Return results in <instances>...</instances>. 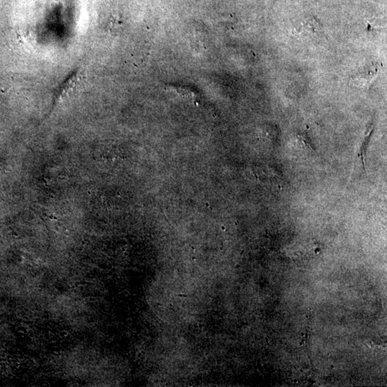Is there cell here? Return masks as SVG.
Returning <instances> with one entry per match:
<instances>
[{"label":"cell","mask_w":387,"mask_h":387,"mask_svg":"<svg viewBox=\"0 0 387 387\" xmlns=\"http://www.w3.org/2000/svg\"><path fill=\"white\" fill-rule=\"evenodd\" d=\"M80 72L74 71L70 76L63 82L56 89V97L61 98L66 95L70 91L73 90L80 79Z\"/></svg>","instance_id":"obj_2"},{"label":"cell","mask_w":387,"mask_h":387,"mask_svg":"<svg viewBox=\"0 0 387 387\" xmlns=\"http://www.w3.org/2000/svg\"><path fill=\"white\" fill-rule=\"evenodd\" d=\"M376 74L377 70L367 69L362 73L355 75L352 80L357 87H368L374 81Z\"/></svg>","instance_id":"obj_3"},{"label":"cell","mask_w":387,"mask_h":387,"mask_svg":"<svg viewBox=\"0 0 387 387\" xmlns=\"http://www.w3.org/2000/svg\"><path fill=\"white\" fill-rule=\"evenodd\" d=\"M167 90L175 91L178 94H181V96H187V97H190V96H193V94L190 91L187 90V89L178 88V87H170Z\"/></svg>","instance_id":"obj_4"},{"label":"cell","mask_w":387,"mask_h":387,"mask_svg":"<svg viewBox=\"0 0 387 387\" xmlns=\"http://www.w3.org/2000/svg\"><path fill=\"white\" fill-rule=\"evenodd\" d=\"M296 33L300 36L308 37L313 39H321L325 38L323 28L319 20L315 17H310L301 22L297 27Z\"/></svg>","instance_id":"obj_1"}]
</instances>
